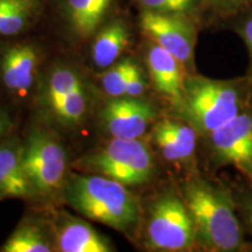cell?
Wrapping results in <instances>:
<instances>
[{"instance_id":"cell-15","label":"cell","mask_w":252,"mask_h":252,"mask_svg":"<svg viewBox=\"0 0 252 252\" xmlns=\"http://www.w3.org/2000/svg\"><path fill=\"white\" fill-rule=\"evenodd\" d=\"M39 52L35 46L21 43L8 48L1 59V80L8 90L26 93L35 78Z\"/></svg>"},{"instance_id":"cell-9","label":"cell","mask_w":252,"mask_h":252,"mask_svg":"<svg viewBox=\"0 0 252 252\" xmlns=\"http://www.w3.org/2000/svg\"><path fill=\"white\" fill-rule=\"evenodd\" d=\"M203 139L213 168L232 166L252 184V108Z\"/></svg>"},{"instance_id":"cell-20","label":"cell","mask_w":252,"mask_h":252,"mask_svg":"<svg viewBox=\"0 0 252 252\" xmlns=\"http://www.w3.org/2000/svg\"><path fill=\"white\" fill-rule=\"evenodd\" d=\"M141 11L163 14H180L200 19L203 0H135Z\"/></svg>"},{"instance_id":"cell-27","label":"cell","mask_w":252,"mask_h":252,"mask_svg":"<svg viewBox=\"0 0 252 252\" xmlns=\"http://www.w3.org/2000/svg\"><path fill=\"white\" fill-rule=\"evenodd\" d=\"M13 2L14 0H0V24H1L2 19L8 12V9L13 5Z\"/></svg>"},{"instance_id":"cell-6","label":"cell","mask_w":252,"mask_h":252,"mask_svg":"<svg viewBox=\"0 0 252 252\" xmlns=\"http://www.w3.org/2000/svg\"><path fill=\"white\" fill-rule=\"evenodd\" d=\"M23 162L35 195H52L67 178V152L54 134L33 128L23 143Z\"/></svg>"},{"instance_id":"cell-19","label":"cell","mask_w":252,"mask_h":252,"mask_svg":"<svg viewBox=\"0 0 252 252\" xmlns=\"http://www.w3.org/2000/svg\"><path fill=\"white\" fill-rule=\"evenodd\" d=\"M133 58L119 59L113 63L106 70L100 75V83L104 93L109 97H123L125 96L126 87L131 71L135 64Z\"/></svg>"},{"instance_id":"cell-25","label":"cell","mask_w":252,"mask_h":252,"mask_svg":"<svg viewBox=\"0 0 252 252\" xmlns=\"http://www.w3.org/2000/svg\"><path fill=\"white\" fill-rule=\"evenodd\" d=\"M147 89V81L143 68L138 62H135L132 69L130 78H128L127 87H126L125 96L127 97H143Z\"/></svg>"},{"instance_id":"cell-18","label":"cell","mask_w":252,"mask_h":252,"mask_svg":"<svg viewBox=\"0 0 252 252\" xmlns=\"http://www.w3.org/2000/svg\"><path fill=\"white\" fill-rule=\"evenodd\" d=\"M54 250L43 230L34 222H23L2 245V252H50Z\"/></svg>"},{"instance_id":"cell-10","label":"cell","mask_w":252,"mask_h":252,"mask_svg":"<svg viewBox=\"0 0 252 252\" xmlns=\"http://www.w3.org/2000/svg\"><path fill=\"white\" fill-rule=\"evenodd\" d=\"M102 126L112 138L139 139L154 125L156 106L143 97H111L100 112Z\"/></svg>"},{"instance_id":"cell-7","label":"cell","mask_w":252,"mask_h":252,"mask_svg":"<svg viewBox=\"0 0 252 252\" xmlns=\"http://www.w3.org/2000/svg\"><path fill=\"white\" fill-rule=\"evenodd\" d=\"M88 98L86 84L75 69L60 64L48 71L41 100L58 124L64 127L81 125L88 112Z\"/></svg>"},{"instance_id":"cell-22","label":"cell","mask_w":252,"mask_h":252,"mask_svg":"<svg viewBox=\"0 0 252 252\" xmlns=\"http://www.w3.org/2000/svg\"><path fill=\"white\" fill-rule=\"evenodd\" d=\"M34 0H14L13 5L0 24V34L5 36L17 35L30 24L34 15Z\"/></svg>"},{"instance_id":"cell-28","label":"cell","mask_w":252,"mask_h":252,"mask_svg":"<svg viewBox=\"0 0 252 252\" xmlns=\"http://www.w3.org/2000/svg\"><path fill=\"white\" fill-rule=\"evenodd\" d=\"M1 115H2V112H1V111H0V116H1Z\"/></svg>"},{"instance_id":"cell-16","label":"cell","mask_w":252,"mask_h":252,"mask_svg":"<svg viewBox=\"0 0 252 252\" xmlns=\"http://www.w3.org/2000/svg\"><path fill=\"white\" fill-rule=\"evenodd\" d=\"M113 0H63V18L71 35L86 41L104 24Z\"/></svg>"},{"instance_id":"cell-23","label":"cell","mask_w":252,"mask_h":252,"mask_svg":"<svg viewBox=\"0 0 252 252\" xmlns=\"http://www.w3.org/2000/svg\"><path fill=\"white\" fill-rule=\"evenodd\" d=\"M228 26L245 43L249 54V68L247 75L252 77V8L232 19Z\"/></svg>"},{"instance_id":"cell-4","label":"cell","mask_w":252,"mask_h":252,"mask_svg":"<svg viewBox=\"0 0 252 252\" xmlns=\"http://www.w3.org/2000/svg\"><path fill=\"white\" fill-rule=\"evenodd\" d=\"M145 247L153 251L182 252L196 244V232L181 191L165 188L152 198L144 228Z\"/></svg>"},{"instance_id":"cell-2","label":"cell","mask_w":252,"mask_h":252,"mask_svg":"<svg viewBox=\"0 0 252 252\" xmlns=\"http://www.w3.org/2000/svg\"><path fill=\"white\" fill-rule=\"evenodd\" d=\"M252 108V77L216 80L190 72L173 117L193 126L201 138L213 133Z\"/></svg>"},{"instance_id":"cell-24","label":"cell","mask_w":252,"mask_h":252,"mask_svg":"<svg viewBox=\"0 0 252 252\" xmlns=\"http://www.w3.org/2000/svg\"><path fill=\"white\" fill-rule=\"evenodd\" d=\"M236 209L243 230H247L252 236V184L250 187H244L234 191Z\"/></svg>"},{"instance_id":"cell-11","label":"cell","mask_w":252,"mask_h":252,"mask_svg":"<svg viewBox=\"0 0 252 252\" xmlns=\"http://www.w3.org/2000/svg\"><path fill=\"white\" fill-rule=\"evenodd\" d=\"M145 61L154 90L175 108L182 98L187 70L178 59L156 42L146 39Z\"/></svg>"},{"instance_id":"cell-8","label":"cell","mask_w":252,"mask_h":252,"mask_svg":"<svg viewBox=\"0 0 252 252\" xmlns=\"http://www.w3.org/2000/svg\"><path fill=\"white\" fill-rule=\"evenodd\" d=\"M200 19L180 14L141 11L139 26L143 35L179 60L187 72H195V47Z\"/></svg>"},{"instance_id":"cell-5","label":"cell","mask_w":252,"mask_h":252,"mask_svg":"<svg viewBox=\"0 0 252 252\" xmlns=\"http://www.w3.org/2000/svg\"><path fill=\"white\" fill-rule=\"evenodd\" d=\"M78 165L127 187L147 184L156 175L152 150L140 138H112L100 149L84 157Z\"/></svg>"},{"instance_id":"cell-14","label":"cell","mask_w":252,"mask_h":252,"mask_svg":"<svg viewBox=\"0 0 252 252\" xmlns=\"http://www.w3.org/2000/svg\"><path fill=\"white\" fill-rule=\"evenodd\" d=\"M56 250L61 252H112L113 245L86 220L62 217L55 230Z\"/></svg>"},{"instance_id":"cell-12","label":"cell","mask_w":252,"mask_h":252,"mask_svg":"<svg viewBox=\"0 0 252 252\" xmlns=\"http://www.w3.org/2000/svg\"><path fill=\"white\" fill-rule=\"evenodd\" d=\"M198 137L193 126L175 117L160 119L153 125V144L163 159L172 163L187 165L193 161Z\"/></svg>"},{"instance_id":"cell-3","label":"cell","mask_w":252,"mask_h":252,"mask_svg":"<svg viewBox=\"0 0 252 252\" xmlns=\"http://www.w3.org/2000/svg\"><path fill=\"white\" fill-rule=\"evenodd\" d=\"M63 191L72 209L117 231L127 232L140 220L138 197L127 186L106 176L68 175Z\"/></svg>"},{"instance_id":"cell-21","label":"cell","mask_w":252,"mask_h":252,"mask_svg":"<svg viewBox=\"0 0 252 252\" xmlns=\"http://www.w3.org/2000/svg\"><path fill=\"white\" fill-rule=\"evenodd\" d=\"M252 8V0H203V14L213 23L228 25L232 19Z\"/></svg>"},{"instance_id":"cell-26","label":"cell","mask_w":252,"mask_h":252,"mask_svg":"<svg viewBox=\"0 0 252 252\" xmlns=\"http://www.w3.org/2000/svg\"><path fill=\"white\" fill-rule=\"evenodd\" d=\"M11 127H12V124L11 122H9L7 116H6L5 113L0 116V141L4 139L6 135L8 134Z\"/></svg>"},{"instance_id":"cell-1","label":"cell","mask_w":252,"mask_h":252,"mask_svg":"<svg viewBox=\"0 0 252 252\" xmlns=\"http://www.w3.org/2000/svg\"><path fill=\"white\" fill-rule=\"evenodd\" d=\"M180 191L193 220L198 247L212 252L247 250L232 189L193 174L184 181Z\"/></svg>"},{"instance_id":"cell-17","label":"cell","mask_w":252,"mask_h":252,"mask_svg":"<svg viewBox=\"0 0 252 252\" xmlns=\"http://www.w3.org/2000/svg\"><path fill=\"white\" fill-rule=\"evenodd\" d=\"M91 56L97 68L106 69L122 58L131 42V31L122 19H113L102 25L94 33Z\"/></svg>"},{"instance_id":"cell-13","label":"cell","mask_w":252,"mask_h":252,"mask_svg":"<svg viewBox=\"0 0 252 252\" xmlns=\"http://www.w3.org/2000/svg\"><path fill=\"white\" fill-rule=\"evenodd\" d=\"M23 162V143L15 138L0 141V200L34 196Z\"/></svg>"}]
</instances>
